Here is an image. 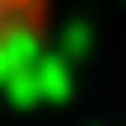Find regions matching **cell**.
I'll return each instance as SVG.
<instances>
[{
	"label": "cell",
	"mask_w": 126,
	"mask_h": 126,
	"mask_svg": "<svg viewBox=\"0 0 126 126\" xmlns=\"http://www.w3.org/2000/svg\"><path fill=\"white\" fill-rule=\"evenodd\" d=\"M47 0H0V56H9L19 42H28V33L42 23Z\"/></svg>",
	"instance_id": "1"
}]
</instances>
